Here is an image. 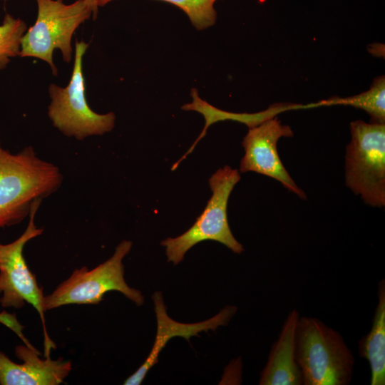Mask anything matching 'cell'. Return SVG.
Segmentation results:
<instances>
[{
    "mask_svg": "<svg viewBox=\"0 0 385 385\" xmlns=\"http://www.w3.org/2000/svg\"><path fill=\"white\" fill-rule=\"evenodd\" d=\"M62 181L59 168L39 158L31 146L13 154L0 139V228L23 221L34 201L56 192Z\"/></svg>",
    "mask_w": 385,
    "mask_h": 385,
    "instance_id": "1",
    "label": "cell"
},
{
    "mask_svg": "<svg viewBox=\"0 0 385 385\" xmlns=\"http://www.w3.org/2000/svg\"><path fill=\"white\" fill-rule=\"evenodd\" d=\"M296 356L304 385H347L354 357L342 336L315 317H299Z\"/></svg>",
    "mask_w": 385,
    "mask_h": 385,
    "instance_id": "2",
    "label": "cell"
},
{
    "mask_svg": "<svg viewBox=\"0 0 385 385\" xmlns=\"http://www.w3.org/2000/svg\"><path fill=\"white\" fill-rule=\"evenodd\" d=\"M351 141L346 148L345 183L364 202L385 205V123H350Z\"/></svg>",
    "mask_w": 385,
    "mask_h": 385,
    "instance_id": "3",
    "label": "cell"
},
{
    "mask_svg": "<svg viewBox=\"0 0 385 385\" xmlns=\"http://www.w3.org/2000/svg\"><path fill=\"white\" fill-rule=\"evenodd\" d=\"M240 178L239 171L228 165L220 168L210 177L212 196L194 224L180 235L160 242L165 247L168 262L178 265L190 248L206 240L217 241L236 254L244 251L232 235L227 219L229 197Z\"/></svg>",
    "mask_w": 385,
    "mask_h": 385,
    "instance_id": "4",
    "label": "cell"
},
{
    "mask_svg": "<svg viewBox=\"0 0 385 385\" xmlns=\"http://www.w3.org/2000/svg\"><path fill=\"white\" fill-rule=\"evenodd\" d=\"M131 247V241L123 240L112 257L102 264L92 270L85 266L75 269L52 293L44 296V310L68 304H98L111 291L120 292L137 306H141L144 297L139 290L130 287L124 279L123 260Z\"/></svg>",
    "mask_w": 385,
    "mask_h": 385,
    "instance_id": "5",
    "label": "cell"
},
{
    "mask_svg": "<svg viewBox=\"0 0 385 385\" xmlns=\"http://www.w3.org/2000/svg\"><path fill=\"white\" fill-rule=\"evenodd\" d=\"M37 18L21 39V57H34L46 61L53 74L57 75L53 63L55 49L61 51L69 63L73 54L71 39L76 29L92 15L84 0L65 4L63 0H36Z\"/></svg>",
    "mask_w": 385,
    "mask_h": 385,
    "instance_id": "6",
    "label": "cell"
},
{
    "mask_svg": "<svg viewBox=\"0 0 385 385\" xmlns=\"http://www.w3.org/2000/svg\"><path fill=\"white\" fill-rule=\"evenodd\" d=\"M88 47L83 41L76 40L73 68L68 84L61 87L52 83L48 88L51 99L48 118L63 134L78 140L110 132L115 120L114 113H97L86 101L83 57Z\"/></svg>",
    "mask_w": 385,
    "mask_h": 385,
    "instance_id": "7",
    "label": "cell"
},
{
    "mask_svg": "<svg viewBox=\"0 0 385 385\" xmlns=\"http://www.w3.org/2000/svg\"><path fill=\"white\" fill-rule=\"evenodd\" d=\"M42 200L33 203L26 229L16 240L8 244L0 242V304L4 308L21 309L27 302L38 312L43 328L44 354L50 356L56 346L48 337L45 325L43 287H39L36 276L29 270L23 250L31 240L41 235L43 229L34 223V217Z\"/></svg>",
    "mask_w": 385,
    "mask_h": 385,
    "instance_id": "8",
    "label": "cell"
},
{
    "mask_svg": "<svg viewBox=\"0 0 385 385\" xmlns=\"http://www.w3.org/2000/svg\"><path fill=\"white\" fill-rule=\"evenodd\" d=\"M293 135L290 126L282 124L277 116L250 127L242 143L245 154L240 161V171H252L270 177L304 200L306 194L284 167L277 148L281 138H289Z\"/></svg>",
    "mask_w": 385,
    "mask_h": 385,
    "instance_id": "9",
    "label": "cell"
},
{
    "mask_svg": "<svg viewBox=\"0 0 385 385\" xmlns=\"http://www.w3.org/2000/svg\"><path fill=\"white\" fill-rule=\"evenodd\" d=\"M152 299L157 321L155 339L145 361L135 373L125 379L123 383L125 385L141 384L150 369L158 363L160 351L173 337H183L189 341L192 336L199 337L200 332L215 330L220 326L227 325L237 311V307L227 306L209 319L186 324L176 322L168 315L160 292H155Z\"/></svg>",
    "mask_w": 385,
    "mask_h": 385,
    "instance_id": "10",
    "label": "cell"
},
{
    "mask_svg": "<svg viewBox=\"0 0 385 385\" xmlns=\"http://www.w3.org/2000/svg\"><path fill=\"white\" fill-rule=\"evenodd\" d=\"M14 352L22 364L14 362L0 351L1 385H58L72 369L71 361L53 360L50 356L42 359L36 349L26 345L16 346Z\"/></svg>",
    "mask_w": 385,
    "mask_h": 385,
    "instance_id": "11",
    "label": "cell"
},
{
    "mask_svg": "<svg viewBox=\"0 0 385 385\" xmlns=\"http://www.w3.org/2000/svg\"><path fill=\"white\" fill-rule=\"evenodd\" d=\"M299 319V314L296 309L288 314L261 372L259 383L260 385L302 384L301 371L296 356Z\"/></svg>",
    "mask_w": 385,
    "mask_h": 385,
    "instance_id": "12",
    "label": "cell"
},
{
    "mask_svg": "<svg viewBox=\"0 0 385 385\" xmlns=\"http://www.w3.org/2000/svg\"><path fill=\"white\" fill-rule=\"evenodd\" d=\"M378 302L368 334L358 343L361 357L369 362L371 385L385 384V280L378 283Z\"/></svg>",
    "mask_w": 385,
    "mask_h": 385,
    "instance_id": "13",
    "label": "cell"
},
{
    "mask_svg": "<svg viewBox=\"0 0 385 385\" xmlns=\"http://www.w3.org/2000/svg\"><path fill=\"white\" fill-rule=\"evenodd\" d=\"M335 105L349 106L366 111L371 123H385V78H375L370 88L356 95L348 97H332L305 105L306 109Z\"/></svg>",
    "mask_w": 385,
    "mask_h": 385,
    "instance_id": "14",
    "label": "cell"
},
{
    "mask_svg": "<svg viewBox=\"0 0 385 385\" xmlns=\"http://www.w3.org/2000/svg\"><path fill=\"white\" fill-rule=\"evenodd\" d=\"M192 97L193 101L185 105L183 108L185 110H195L201 113L208 120L211 119V123L221 120H233L246 124L249 128L254 126L263 120L274 117L275 110L270 106L267 110L255 113H235L220 111L202 101L192 90Z\"/></svg>",
    "mask_w": 385,
    "mask_h": 385,
    "instance_id": "15",
    "label": "cell"
},
{
    "mask_svg": "<svg viewBox=\"0 0 385 385\" xmlns=\"http://www.w3.org/2000/svg\"><path fill=\"white\" fill-rule=\"evenodd\" d=\"M26 24L6 14L0 25V69L4 68L11 58L19 56Z\"/></svg>",
    "mask_w": 385,
    "mask_h": 385,
    "instance_id": "16",
    "label": "cell"
},
{
    "mask_svg": "<svg viewBox=\"0 0 385 385\" xmlns=\"http://www.w3.org/2000/svg\"><path fill=\"white\" fill-rule=\"evenodd\" d=\"M113 0H98V6H103ZM183 10L192 26L199 31L213 26L217 19L215 4L217 0H161Z\"/></svg>",
    "mask_w": 385,
    "mask_h": 385,
    "instance_id": "17",
    "label": "cell"
},
{
    "mask_svg": "<svg viewBox=\"0 0 385 385\" xmlns=\"http://www.w3.org/2000/svg\"><path fill=\"white\" fill-rule=\"evenodd\" d=\"M0 323L11 329L15 334L20 337L24 342L25 345L31 346V344L26 339V337L22 333L24 326H22L17 320L16 315L4 311L0 313Z\"/></svg>",
    "mask_w": 385,
    "mask_h": 385,
    "instance_id": "18",
    "label": "cell"
},
{
    "mask_svg": "<svg viewBox=\"0 0 385 385\" xmlns=\"http://www.w3.org/2000/svg\"><path fill=\"white\" fill-rule=\"evenodd\" d=\"M98 0H84L88 8L91 11L93 18L95 19L98 14Z\"/></svg>",
    "mask_w": 385,
    "mask_h": 385,
    "instance_id": "19",
    "label": "cell"
}]
</instances>
